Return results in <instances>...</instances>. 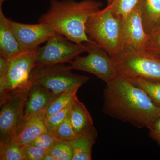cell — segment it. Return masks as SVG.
Listing matches in <instances>:
<instances>
[{
	"label": "cell",
	"mask_w": 160,
	"mask_h": 160,
	"mask_svg": "<svg viewBox=\"0 0 160 160\" xmlns=\"http://www.w3.org/2000/svg\"><path fill=\"white\" fill-rule=\"evenodd\" d=\"M103 92L105 114L138 128H149L160 117L156 106L142 89L118 76L106 83Z\"/></svg>",
	"instance_id": "cell-1"
},
{
	"label": "cell",
	"mask_w": 160,
	"mask_h": 160,
	"mask_svg": "<svg viewBox=\"0 0 160 160\" xmlns=\"http://www.w3.org/2000/svg\"><path fill=\"white\" fill-rule=\"evenodd\" d=\"M102 5L96 0H51L49 9L41 16L39 22L48 24L73 42H92L86 34V22Z\"/></svg>",
	"instance_id": "cell-2"
},
{
	"label": "cell",
	"mask_w": 160,
	"mask_h": 160,
	"mask_svg": "<svg viewBox=\"0 0 160 160\" xmlns=\"http://www.w3.org/2000/svg\"><path fill=\"white\" fill-rule=\"evenodd\" d=\"M86 32L89 39L110 57L125 48L123 20L112 12L110 5L89 18L86 24Z\"/></svg>",
	"instance_id": "cell-3"
},
{
	"label": "cell",
	"mask_w": 160,
	"mask_h": 160,
	"mask_svg": "<svg viewBox=\"0 0 160 160\" xmlns=\"http://www.w3.org/2000/svg\"><path fill=\"white\" fill-rule=\"evenodd\" d=\"M111 57L118 76L160 81V58L154 52L126 48Z\"/></svg>",
	"instance_id": "cell-4"
},
{
	"label": "cell",
	"mask_w": 160,
	"mask_h": 160,
	"mask_svg": "<svg viewBox=\"0 0 160 160\" xmlns=\"http://www.w3.org/2000/svg\"><path fill=\"white\" fill-rule=\"evenodd\" d=\"M71 65L65 63L35 66L31 72L32 84H38L51 91L56 97L74 85L82 86L89 77L72 72Z\"/></svg>",
	"instance_id": "cell-5"
},
{
	"label": "cell",
	"mask_w": 160,
	"mask_h": 160,
	"mask_svg": "<svg viewBox=\"0 0 160 160\" xmlns=\"http://www.w3.org/2000/svg\"><path fill=\"white\" fill-rule=\"evenodd\" d=\"M35 51L23 52L10 59L6 75L0 79V102L16 93L28 91L32 86L31 72L35 67Z\"/></svg>",
	"instance_id": "cell-6"
},
{
	"label": "cell",
	"mask_w": 160,
	"mask_h": 160,
	"mask_svg": "<svg viewBox=\"0 0 160 160\" xmlns=\"http://www.w3.org/2000/svg\"><path fill=\"white\" fill-rule=\"evenodd\" d=\"M29 91L12 95L0 102V146L11 143L24 125V108Z\"/></svg>",
	"instance_id": "cell-7"
},
{
	"label": "cell",
	"mask_w": 160,
	"mask_h": 160,
	"mask_svg": "<svg viewBox=\"0 0 160 160\" xmlns=\"http://www.w3.org/2000/svg\"><path fill=\"white\" fill-rule=\"evenodd\" d=\"M88 54L79 56L71 61L72 69L89 72L106 83L118 77L110 55L94 42L84 43Z\"/></svg>",
	"instance_id": "cell-8"
},
{
	"label": "cell",
	"mask_w": 160,
	"mask_h": 160,
	"mask_svg": "<svg viewBox=\"0 0 160 160\" xmlns=\"http://www.w3.org/2000/svg\"><path fill=\"white\" fill-rule=\"evenodd\" d=\"M46 42L45 46L38 47L35 51V66L70 63L87 52L85 44L73 42L59 33Z\"/></svg>",
	"instance_id": "cell-9"
},
{
	"label": "cell",
	"mask_w": 160,
	"mask_h": 160,
	"mask_svg": "<svg viewBox=\"0 0 160 160\" xmlns=\"http://www.w3.org/2000/svg\"><path fill=\"white\" fill-rule=\"evenodd\" d=\"M12 23L22 52L35 51L41 44L58 33L45 23L26 24L12 21Z\"/></svg>",
	"instance_id": "cell-10"
},
{
	"label": "cell",
	"mask_w": 160,
	"mask_h": 160,
	"mask_svg": "<svg viewBox=\"0 0 160 160\" xmlns=\"http://www.w3.org/2000/svg\"><path fill=\"white\" fill-rule=\"evenodd\" d=\"M123 22L124 49H146L149 35L145 31L138 4Z\"/></svg>",
	"instance_id": "cell-11"
},
{
	"label": "cell",
	"mask_w": 160,
	"mask_h": 160,
	"mask_svg": "<svg viewBox=\"0 0 160 160\" xmlns=\"http://www.w3.org/2000/svg\"><path fill=\"white\" fill-rule=\"evenodd\" d=\"M0 0V55L12 59L23 53L16 37L12 21L3 13L2 4Z\"/></svg>",
	"instance_id": "cell-12"
},
{
	"label": "cell",
	"mask_w": 160,
	"mask_h": 160,
	"mask_svg": "<svg viewBox=\"0 0 160 160\" xmlns=\"http://www.w3.org/2000/svg\"><path fill=\"white\" fill-rule=\"evenodd\" d=\"M56 97L49 89L38 84H32L25 103V118L46 111L49 104Z\"/></svg>",
	"instance_id": "cell-13"
},
{
	"label": "cell",
	"mask_w": 160,
	"mask_h": 160,
	"mask_svg": "<svg viewBox=\"0 0 160 160\" xmlns=\"http://www.w3.org/2000/svg\"><path fill=\"white\" fill-rule=\"evenodd\" d=\"M46 111L26 119L22 129L12 142L22 146L31 144L36 139L49 130L46 124Z\"/></svg>",
	"instance_id": "cell-14"
},
{
	"label": "cell",
	"mask_w": 160,
	"mask_h": 160,
	"mask_svg": "<svg viewBox=\"0 0 160 160\" xmlns=\"http://www.w3.org/2000/svg\"><path fill=\"white\" fill-rule=\"evenodd\" d=\"M98 132L92 125L70 141L72 148V160H92V150L98 137Z\"/></svg>",
	"instance_id": "cell-15"
},
{
	"label": "cell",
	"mask_w": 160,
	"mask_h": 160,
	"mask_svg": "<svg viewBox=\"0 0 160 160\" xmlns=\"http://www.w3.org/2000/svg\"><path fill=\"white\" fill-rule=\"evenodd\" d=\"M143 25L148 35L160 25V0H138Z\"/></svg>",
	"instance_id": "cell-16"
},
{
	"label": "cell",
	"mask_w": 160,
	"mask_h": 160,
	"mask_svg": "<svg viewBox=\"0 0 160 160\" xmlns=\"http://www.w3.org/2000/svg\"><path fill=\"white\" fill-rule=\"evenodd\" d=\"M70 121L76 136L93 125L91 115L86 106L77 98L69 112Z\"/></svg>",
	"instance_id": "cell-17"
},
{
	"label": "cell",
	"mask_w": 160,
	"mask_h": 160,
	"mask_svg": "<svg viewBox=\"0 0 160 160\" xmlns=\"http://www.w3.org/2000/svg\"><path fill=\"white\" fill-rule=\"evenodd\" d=\"M82 86L80 84L74 85L56 97L47 107L46 116H49L69 106L78 98L77 93Z\"/></svg>",
	"instance_id": "cell-18"
},
{
	"label": "cell",
	"mask_w": 160,
	"mask_h": 160,
	"mask_svg": "<svg viewBox=\"0 0 160 160\" xmlns=\"http://www.w3.org/2000/svg\"><path fill=\"white\" fill-rule=\"evenodd\" d=\"M126 79L142 89L155 105L160 108V81L141 78Z\"/></svg>",
	"instance_id": "cell-19"
},
{
	"label": "cell",
	"mask_w": 160,
	"mask_h": 160,
	"mask_svg": "<svg viewBox=\"0 0 160 160\" xmlns=\"http://www.w3.org/2000/svg\"><path fill=\"white\" fill-rule=\"evenodd\" d=\"M56 160H72V148L70 141L58 140L48 150Z\"/></svg>",
	"instance_id": "cell-20"
},
{
	"label": "cell",
	"mask_w": 160,
	"mask_h": 160,
	"mask_svg": "<svg viewBox=\"0 0 160 160\" xmlns=\"http://www.w3.org/2000/svg\"><path fill=\"white\" fill-rule=\"evenodd\" d=\"M138 0H113L110 4L112 12L125 20L137 5Z\"/></svg>",
	"instance_id": "cell-21"
},
{
	"label": "cell",
	"mask_w": 160,
	"mask_h": 160,
	"mask_svg": "<svg viewBox=\"0 0 160 160\" xmlns=\"http://www.w3.org/2000/svg\"><path fill=\"white\" fill-rule=\"evenodd\" d=\"M23 147L14 142L0 146V160H26Z\"/></svg>",
	"instance_id": "cell-22"
},
{
	"label": "cell",
	"mask_w": 160,
	"mask_h": 160,
	"mask_svg": "<svg viewBox=\"0 0 160 160\" xmlns=\"http://www.w3.org/2000/svg\"><path fill=\"white\" fill-rule=\"evenodd\" d=\"M52 132L58 140L70 141L76 137L70 121L69 113L65 119Z\"/></svg>",
	"instance_id": "cell-23"
},
{
	"label": "cell",
	"mask_w": 160,
	"mask_h": 160,
	"mask_svg": "<svg viewBox=\"0 0 160 160\" xmlns=\"http://www.w3.org/2000/svg\"><path fill=\"white\" fill-rule=\"evenodd\" d=\"M73 102L62 110L50 115L49 116H46L45 121L46 126L49 131H53L65 119L70 112Z\"/></svg>",
	"instance_id": "cell-24"
},
{
	"label": "cell",
	"mask_w": 160,
	"mask_h": 160,
	"mask_svg": "<svg viewBox=\"0 0 160 160\" xmlns=\"http://www.w3.org/2000/svg\"><path fill=\"white\" fill-rule=\"evenodd\" d=\"M58 140L53 133L48 130L41 134L29 145L49 150Z\"/></svg>",
	"instance_id": "cell-25"
},
{
	"label": "cell",
	"mask_w": 160,
	"mask_h": 160,
	"mask_svg": "<svg viewBox=\"0 0 160 160\" xmlns=\"http://www.w3.org/2000/svg\"><path fill=\"white\" fill-rule=\"evenodd\" d=\"M23 152L26 160H43L48 150L31 145L23 147Z\"/></svg>",
	"instance_id": "cell-26"
},
{
	"label": "cell",
	"mask_w": 160,
	"mask_h": 160,
	"mask_svg": "<svg viewBox=\"0 0 160 160\" xmlns=\"http://www.w3.org/2000/svg\"><path fill=\"white\" fill-rule=\"evenodd\" d=\"M145 49L153 52L160 51V29L158 31L154 30L149 35L148 42Z\"/></svg>",
	"instance_id": "cell-27"
},
{
	"label": "cell",
	"mask_w": 160,
	"mask_h": 160,
	"mask_svg": "<svg viewBox=\"0 0 160 160\" xmlns=\"http://www.w3.org/2000/svg\"><path fill=\"white\" fill-rule=\"evenodd\" d=\"M148 129L149 135L160 145V117Z\"/></svg>",
	"instance_id": "cell-28"
},
{
	"label": "cell",
	"mask_w": 160,
	"mask_h": 160,
	"mask_svg": "<svg viewBox=\"0 0 160 160\" xmlns=\"http://www.w3.org/2000/svg\"><path fill=\"white\" fill-rule=\"evenodd\" d=\"M10 59L2 55H0V79L7 73L10 65Z\"/></svg>",
	"instance_id": "cell-29"
},
{
	"label": "cell",
	"mask_w": 160,
	"mask_h": 160,
	"mask_svg": "<svg viewBox=\"0 0 160 160\" xmlns=\"http://www.w3.org/2000/svg\"><path fill=\"white\" fill-rule=\"evenodd\" d=\"M43 160H56L55 158L49 152H47L46 155L44 157Z\"/></svg>",
	"instance_id": "cell-30"
},
{
	"label": "cell",
	"mask_w": 160,
	"mask_h": 160,
	"mask_svg": "<svg viewBox=\"0 0 160 160\" xmlns=\"http://www.w3.org/2000/svg\"><path fill=\"white\" fill-rule=\"evenodd\" d=\"M107 2H108V5H110L112 2L113 0H107Z\"/></svg>",
	"instance_id": "cell-31"
}]
</instances>
